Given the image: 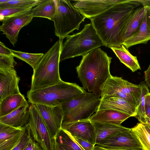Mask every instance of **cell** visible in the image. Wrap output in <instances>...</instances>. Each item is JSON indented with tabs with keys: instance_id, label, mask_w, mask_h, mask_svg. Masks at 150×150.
<instances>
[{
	"instance_id": "cell-1",
	"label": "cell",
	"mask_w": 150,
	"mask_h": 150,
	"mask_svg": "<svg viewBox=\"0 0 150 150\" xmlns=\"http://www.w3.org/2000/svg\"><path fill=\"white\" fill-rule=\"evenodd\" d=\"M140 4L136 0H125L90 19L104 46L110 48L123 44L122 35L124 27Z\"/></svg>"
},
{
	"instance_id": "cell-2",
	"label": "cell",
	"mask_w": 150,
	"mask_h": 150,
	"mask_svg": "<svg viewBox=\"0 0 150 150\" xmlns=\"http://www.w3.org/2000/svg\"><path fill=\"white\" fill-rule=\"evenodd\" d=\"M112 59L98 47L82 56L76 67L83 88L97 98H101V88L112 76L110 70Z\"/></svg>"
},
{
	"instance_id": "cell-3",
	"label": "cell",
	"mask_w": 150,
	"mask_h": 150,
	"mask_svg": "<svg viewBox=\"0 0 150 150\" xmlns=\"http://www.w3.org/2000/svg\"><path fill=\"white\" fill-rule=\"evenodd\" d=\"M85 91L75 83L62 80L45 88L30 90L27 97L33 104H39L49 106H59L77 97Z\"/></svg>"
},
{
	"instance_id": "cell-4",
	"label": "cell",
	"mask_w": 150,
	"mask_h": 150,
	"mask_svg": "<svg viewBox=\"0 0 150 150\" xmlns=\"http://www.w3.org/2000/svg\"><path fill=\"white\" fill-rule=\"evenodd\" d=\"M63 40L56 42L33 69L30 90L45 88L62 81L59 66Z\"/></svg>"
},
{
	"instance_id": "cell-5",
	"label": "cell",
	"mask_w": 150,
	"mask_h": 150,
	"mask_svg": "<svg viewBox=\"0 0 150 150\" xmlns=\"http://www.w3.org/2000/svg\"><path fill=\"white\" fill-rule=\"evenodd\" d=\"M104 44L91 23L85 25L79 32L69 35L63 44L60 61L82 56Z\"/></svg>"
},
{
	"instance_id": "cell-6",
	"label": "cell",
	"mask_w": 150,
	"mask_h": 150,
	"mask_svg": "<svg viewBox=\"0 0 150 150\" xmlns=\"http://www.w3.org/2000/svg\"><path fill=\"white\" fill-rule=\"evenodd\" d=\"M101 99V98H97L92 93L85 91L77 97L62 104L60 106L64 115L62 127L89 120L98 110Z\"/></svg>"
},
{
	"instance_id": "cell-7",
	"label": "cell",
	"mask_w": 150,
	"mask_h": 150,
	"mask_svg": "<svg viewBox=\"0 0 150 150\" xmlns=\"http://www.w3.org/2000/svg\"><path fill=\"white\" fill-rule=\"evenodd\" d=\"M56 10L52 21L55 35L63 40L75 30H79L85 17L74 6L70 1L55 0Z\"/></svg>"
},
{
	"instance_id": "cell-8",
	"label": "cell",
	"mask_w": 150,
	"mask_h": 150,
	"mask_svg": "<svg viewBox=\"0 0 150 150\" xmlns=\"http://www.w3.org/2000/svg\"><path fill=\"white\" fill-rule=\"evenodd\" d=\"M101 98L116 97L124 99L137 108L141 94L139 85H137L123 79L111 76L101 88Z\"/></svg>"
},
{
	"instance_id": "cell-9",
	"label": "cell",
	"mask_w": 150,
	"mask_h": 150,
	"mask_svg": "<svg viewBox=\"0 0 150 150\" xmlns=\"http://www.w3.org/2000/svg\"><path fill=\"white\" fill-rule=\"evenodd\" d=\"M29 111L28 124L33 139L43 150H53V138L39 110L31 104Z\"/></svg>"
},
{
	"instance_id": "cell-10",
	"label": "cell",
	"mask_w": 150,
	"mask_h": 150,
	"mask_svg": "<svg viewBox=\"0 0 150 150\" xmlns=\"http://www.w3.org/2000/svg\"><path fill=\"white\" fill-rule=\"evenodd\" d=\"M125 0H79L72 4L82 15L90 19Z\"/></svg>"
},
{
	"instance_id": "cell-11",
	"label": "cell",
	"mask_w": 150,
	"mask_h": 150,
	"mask_svg": "<svg viewBox=\"0 0 150 150\" xmlns=\"http://www.w3.org/2000/svg\"><path fill=\"white\" fill-rule=\"evenodd\" d=\"M33 17L30 12L5 18L1 21L2 24L0 26V30L14 46L17 41L20 30L27 25Z\"/></svg>"
},
{
	"instance_id": "cell-12",
	"label": "cell",
	"mask_w": 150,
	"mask_h": 150,
	"mask_svg": "<svg viewBox=\"0 0 150 150\" xmlns=\"http://www.w3.org/2000/svg\"><path fill=\"white\" fill-rule=\"evenodd\" d=\"M97 145L106 149L142 148L132 128L130 130L120 132L108 137Z\"/></svg>"
},
{
	"instance_id": "cell-13",
	"label": "cell",
	"mask_w": 150,
	"mask_h": 150,
	"mask_svg": "<svg viewBox=\"0 0 150 150\" xmlns=\"http://www.w3.org/2000/svg\"><path fill=\"white\" fill-rule=\"evenodd\" d=\"M35 105L39 110L54 138L62 128L64 115L60 106Z\"/></svg>"
},
{
	"instance_id": "cell-14",
	"label": "cell",
	"mask_w": 150,
	"mask_h": 150,
	"mask_svg": "<svg viewBox=\"0 0 150 150\" xmlns=\"http://www.w3.org/2000/svg\"><path fill=\"white\" fill-rule=\"evenodd\" d=\"M26 125L15 127L0 122V150H12L19 143Z\"/></svg>"
},
{
	"instance_id": "cell-15",
	"label": "cell",
	"mask_w": 150,
	"mask_h": 150,
	"mask_svg": "<svg viewBox=\"0 0 150 150\" xmlns=\"http://www.w3.org/2000/svg\"><path fill=\"white\" fill-rule=\"evenodd\" d=\"M62 128L72 136L96 145L95 129L89 120L78 121L62 127Z\"/></svg>"
},
{
	"instance_id": "cell-16",
	"label": "cell",
	"mask_w": 150,
	"mask_h": 150,
	"mask_svg": "<svg viewBox=\"0 0 150 150\" xmlns=\"http://www.w3.org/2000/svg\"><path fill=\"white\" fill-rule=\"evenodd\" d=\"M20 80L14 69L0 71V102L9 96L21 93L18 86Z\"/></svg>"
},
{
	"instance_id": "cell-17",
	"label": "cell",
	"mask_w": 150,
	"mask_h": 150,
	"mask_svg": "<svg viewBox=\"0 0 150 150\" xmlns=\"http://www.w3.org/2000/svg\"><path fill=\"white\" fill-rule=\"evenodd\" d=\"M144 6L145 14L138 31L123 42L122 45L127 49L139 44H146L150 40V6Z\"/></svg>"
},
{
	"instance_id": "cell-18",
	"label": "cell",
	"mask_w": 150,
	"mask_h": 150,
	"mask_svg": "<svg viewBox=\"0 0 150 150\" xmlns=\"http://www.w3.org/2000/svg\"><path fill=\"white\" fill-rule=\"evenodd\" d=\"M98 110L109 109L118 111L135 117L137 108L133 104L121 98L111 97L101 98Z\"/></svg>"
},
{
	"instance_id": "cell-19",
	"label": "cell",
	"mask_w": 150,
	"mask_h": 150,
	"mask_svg": "<svg viewBox=\"0 0 150 150\" xmlns=\"http://www.w3.org/2000/svg\"><path fill=\"white\" fill-rule=\"evenodd\" d=\"M29 107L26 101L10 113L0 117V122L15 127H24L28 123Z\"/></svg>"
},
{
	"instance_id": "cell-20",
	"label": "cell",
	"mask_w": 150,
	"mask_h": 150,
	"mask_svg": "<svg viewBox=\"0 0 150 150\" xmlns=\"http://www.w3.org/2000/svg\"><path fill=\"white\" fill-rule=\"evenodd\" d=\"M132 116L118 111L109 109L97 110L90 117L91 122L112 124L120 125L128 118Z\"/></svg>"
},
{
	"instance_id": "cell-21",
	"label": "cell",
	"mask_w": 150,
	"mask_h": 150,
	"mask_svg": "<svg viewBox=\"0 0 150 150\" xmlns=\"http://www.w3.org/2000/svg\"><path fill=\"white\" fill-rule=\"evenodd\" d=\"M95 129L96 145L99 144L108 137L131 129L112 124L91 122Z\"/></svg>"
},
{
	"instance_id": "cell-22",
	"label": "cell",
	"mask_w": 150,
	"mask_h": 150,
	"mask_svg": "<svg viewBox=\"0 0 150 150\" xmlns=\"http://www.w3.org/2000/svg\"><path fill=\"white\" fill-rule=\"evenodd\" d=\"M144 6L137 8L128 19L122 35L123 42L135 34L142 22L145 12Z\"/></svg>"
},
{
	"instance_id": "cell-23",
	"label": "cell",
	"mask_w": 150,
	"mask_h": 150,
	"mask_svg": "<svg viewBox=\"0 0 150 150\" xmlns=\"http://www.w3.org/2000/svg\"><path fill=\"white\" fill-rule=\"evenodd\" d=\"M110 48L120 62L133 72L141 69L137 57L132 55L123 45L119 47H112Z\"/></svg>"
},
{
	"instance_id": "cell-24",
	"label": "cell",
	"mask_w": 150,
	"mask_h": 150,
	"mask_svg": "<svg viewBox=\"0 0 150 150\" xmlns=\"http://www.w3.org/2000/svg\"><path fill=\"white\" fill-rule=\"evenodd\" d=\"M56 10L55 0H40L30 13L33 17L45 18L52 21Z\"/></svg>"
},
{
	"instance_id": "cell-25",
	"label": "cell",
	"mask_w": 150,
	"mask_h": 150,
	"mask_svg": "<svg viewBox=\"0 0 150 150\" xmlns=\"http://www.w3.org/2000/svg\"><path fill=\"white\" fill-rule=\"evenodd\" d=\"M26 101L21 93L6 97L0 102V117L10 113Z\"/></svg>"
},
{
	"instance_id": "cell-26",
	"label": "cell",
	"mask_w": 150,
	"mask_h": 150,
	"mask_svg": "<svg viewBox=\"0 0 150 150\" xmlns=\"http://www.w3.org/2000/svg\"><path fill=\"white\" fill-rule=\"evenodd\" d=\"M66 150H84L67 131L61 128L53 138Z\"/></svg>"
},
{
	"instance_id": "cell-27",
	"label": "cell",
	"mask_w": 150,
	"mask_h": 150,
	"mask_svg": "<svg viewBox=\"0 0 150 150\" xmlns=\"http://www.w3.org/2000/svg\"><path fill=\"white\" fill-rule=\"evenodd\" d=\"M133 132L141 143L144 150H150V134L145 129L143 124L137 123L132 128Z\"/></svg>"
},
{
	"instance_id": "cell-28",
	"label": "cell",
	"mask_w": 150,
	"mask_h": 150,
	"mask_svg": "<svg viewBox=\"0 0 150 150\" xmlns=\"http://www.w3.org/2000/svg\"><path fill=\"white\" fill-rule=\"evenodd\" d=\"M13 56L25 62L33 69L39 63L44 54L40 53H30L10 49Z\"/></svg>"
},
{
	"instance_id": "cell-29",
	"label": "cell",
	"mask_w": 150,
	"mask_h": 150,
	"mask_svg": "<svg viewBox=\"0 0 150 150\" xmlns=\"http://www.w3.org/2000/svg\"><path fill=\"white\" fill-rule=\"evenodd\" d=\"M40 0H8L0 4V9L9 8H31L36 6Z\"/></svg>"
},
{
	"instance_id": "cell-30",
	"label": "cell",
	"mask_w": 150,
	"mask_h": 150,
	"mask_svg": "<svg viewBox=\"0 0 150 150\" xmlns=\"http://www.w3.org/2000/svg\"><path fill=\"white\" fill-rule=\"evenodd\" d=\"M141 88V94L139 105L137 108V115L135 117L140 122H141L146 116L145 106V96L149 93V90L147 85L144 81L141 82L139 84Z\"/></svg>"
},
{
	"instance_id": "cell-31",
	"label": "cell",
	"mask_w": 150,
	"mask_h": 150,
	"mask_svg": "<svg viewBox=\"0 0 150 150\" xmlns=\"http://www.w3.org/2000/svg\"><path fill=\"white\" fill-rule=\"evenodd\" d=\"M31 8H9L0 9V20L1 21L6 17L30 12Z\"/></svg>"
},
{
	"instance_id": "cell-32",
	"label": "cell",
	"mask_w": 150,
	"mask_h": 150,
	"mask_svg": "<svg viewBox=\"0 0 150 150\" xmlns=\"http://www.w3.org/2000/svg\"><path fill=\"white\" fill-rule=\"evenodd\" d=\"M14 57L13 55L0 54V71H6L14 69L17 63L14 60Z\"/></svg>"
},
{
	"instance_id": "cell-33",
	"label": "cell",
	"mask_w": 150,
	"mask_h": 150,
	"mask_svg": "<svg viewBox=\"0 0 150 150\" xmlns=\"http://www.w3.org/2000/svg\"><path fill=\"white\" fill-rule=\"evenodd\" d=\"M31 136L29 126L27 124L25 132L18 144L12 150H25Z\"/></svg>"
},
{
	"instance_id": "cell-34",
	"label": "cell",
	"mask_w": 150,
	"mask_h": 150,
	"mask_svg": "<svg viewBox=\"0 0 150 150\" xmlns=\"http://www.w3.org/2000/svg\"><path fill=\"white\" fill-rule=\"evenodd\" d=\"M71 136L73 140L84 150H93L95 145L82 139Z\"/></svg>"
},
{
	"instance_id": "cell-35",
	"label": "cell",
	"mask_w": 150,
	"mask_h": 150,
	"mask_svg": "<svg viewBox=\"0 0 150 150\" xmlns=\"http://www.w3.org/2000/svg\"><path fill=\"white\" fill-rule=\"evenodd\" d=\"M25 150H43L39 144L33 139L32 135Z\"/></svg>"
},
{
	"instance_id": "cell-36",
	"label": "cell",
	"mask_w": 150,
	"mask_h": 150,
	"mask_svg": "<svg viewBox=\"0 0 150 150\" xmlns=\"http://www.w3.org/2000/svg\"><path fill=\"white\" fill-rule=\"evenodd\" d=\"M0 54L7 56L13 55L10 49L7 48L1 42H0Z\"/></svg>"
},
{
	"instance_id": "cell-37",
	"label": "cell",
	"mask_w": 150,
	"mask_h": 150,
	"mask_svg": "<svg viewBox=\"0 0 150 150\" xmlns=\"http://www.w3.org/2000/svg\"><path fill=\"white\" fill-rule=\"evenodd\" d=\"M144 79L146 83L150 88V64L147 69L144 71Z\"/></svg>"
},
{
	"instance_id": "cell-38",
	"label": "cell",
	"mask_w": 150,
	"mask_h": 150,
	"mask_svg": "<svg viewBox=\"0 0 150 150\" xmlns=\"http://www.w3.org/2000/svg\"><path fill=\"white\" fill-rule=\"evenodd\" d=\"M53 150H66L59 145L53 138Z\"/></svg>"
},
{
	"instance_id": "cell-39",
	"label": "cell",
	"mask_w": 150,
	"mask_h": 150,
	"mask_svg": "<svg viewBox=\"0 0 150 150\" xmlns=\"http://www.w3.org/2000/svg\"><path fill=\"white\" fill-rule=\"evenodd\" d=\"M108 150H144L142 147L125 148L119 149H107Z\"/></svg>"
},
{
	"instance_id": "cell-40",
	"label": "cell",
	"mask_w": 150,
	"mask_h": 150,
	"mask_svg": "<svg viewBox=\"0 0 150 150\" xmlns=\"http://www.w3.org/2000/svg\"><path fill=\"white\" fill-rule=\"evenodd\" d=\"M140 4L142 5L143 6H150V0H136Z\"/></svg>"
},
{
	"instance_id": "cell-41",
	"label": "cell",
	"mask_w": 150,
	"mask_h": 150,
	"mask_svg": "<svg viewBox=\"0 0 150 150\" xmlns=\"http://www.w3.org/2000/svg\"><path fill=\"white\" fill-rule=\"evenodd\" d=\"M145 110L146 116L150 119V106L145 104Z\"/></svg>"
},
{
	"instance_id": "cell-42",
	"label": "cell",
	"mask_w": 150,
	"mask_h": 150,
	"mask_svg": "<svg viewBox=\"0 0 150 150\" xmlns=\"http://www.w3.org/2000/svg\"><path fill=\"white\" fill-rule=\"evenodd\" d=\"M145 104H146L150 106V93L147 94L145 98Z\"/></svg>"
},
{
	"instance_id": "cell-43",
	"label": "cell",
	"mask_w": 150,
	"mask_h": 150,
	"mask_svg": "<svg viewBox=\"0 0 150 150\" xmlns=\"http://www.w3.org/2000/svg\"><path fill=\"white\" fill-rule=\"evenodd\" d=\"M140 122L143 123H146L150 126V119L146 116L144 119Z\"/></svg>"
},
{
	"instance_id": "cell-44",
	"label": "cell",
	"mask_w": 150,
	"mask_h": 150,
	"mask_svg": "<svg viewBox=\"0 0 150 150\" xmlns=\"http://www.w3.org/2000/svg\"><path fill=\"white\" fill-rule=\"evenodd\" d=\"M147 132L150 134V126L146 123H143Z\"/></svg>"
},
{
	"instance_id": "cell-45",
	"label": "cell",
	"mask_w": 150,
	"mask_h": 150,
	"mask_svg": "<svg viewBox=\"0 0 150 150\" xmlns=\"http://www.w3.org/2000/svg\"><path fill=\"white\" fill-rule=\"evenodd\" d=\"M93 150H108L106 149L100 147L98 145L95 146Z\"/></svg>"
},
{
	"instance_id": "cell-46",
	"label": "cell",
	"mask_w": 150,
	"mask_h": 150,
	"mask_svg": "<svg viewBox=\"0 0 150 150\" xmlns=\"http://www.w3.org/2000/svg\"><path fill=\"white\" fill-rule=\"evenodd\" d=\"M8 0H0V4L5 3L8 1Z\"/></svg>"
}]
</instances>
